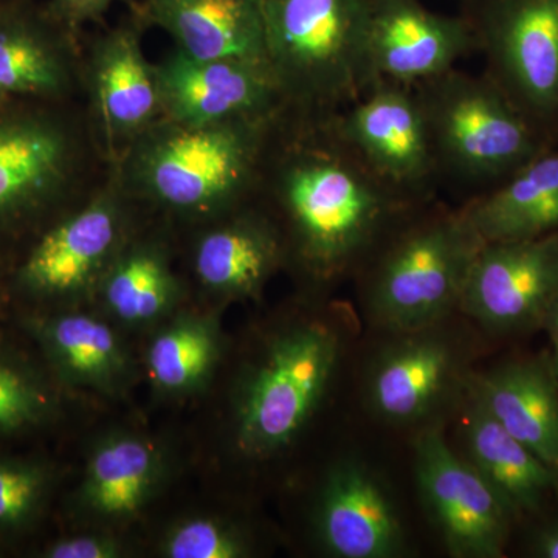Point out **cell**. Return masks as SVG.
Listing matches in <instances>:
<instances>
[{
	"mask_svg": "<svg viewBox=\"0 0 558 558\" xmlns=\"http://www.w3.org/2000/svg\"><path fill=\"white\" fill-rule=\"evenodd\" d=\"M138 215L137 205L110 167L108 178L89 199L33 234L14 269V289L38 303L95 296Z\"/></svg>",
	"mask_w": 558,
	"mask_h": 558,
	"instance_id": "obj_8",
	"label": "cell"
},
{
	"mask_svg": "<svg viewBox=\"0 0 558 558\" xmlns=\"http://www.w3.org/2000/svg\"><path fill=\"white\" fill-rule=\"evenodd\" d=\"M550 340H553V344H554L553 365H554V369H556L557 379H558V337H557V339H550Z\"/></svg>",
	"mask_w": 558,
	"mask_h": 558,
	"instance_id": "obj_35",
	"label": "cell"
},
{
	"mask_svg": "<svg viewBox=\"0 0 558 558\" xmlns=\"http://www.w3.org/2000/svg\"><path fill=\"white\" fill-rule=\"evenodd\" d=\"M28 330L64 384L116 395L130 379L131 362L116 330L84 312L32 318Z\"/></svg>",
	"mask_w": 558,
	"mask_h": 558,
	"instance_id": "obj_25",
	"label": "cell"
},
{
	"mask_svg": "<svg viewBox=\"0 0 558 558\" xmlns=\"http://www.w3.org/2000/svg\"><path fill=\"white\" fill-rule=\"evenodd\" d=\"M492 80L550 146L558 134V0H484Z\"/></svg>",
	"mask_w": 558,
	"mask_h": 558,
	"instance_id": "obj_10",
	"label": "cell"
},
{
	"mask_svg": "<svg viewBox=\"0 0 558 558\" xmlns=\"http://www.w3.org/2000/svg\"><path fill=\"white\" fill-rule=\"evenodd\" d=\"M163 476V453L156 444L112 433L92 449L76 502L90 519L123 523L148 506Z\"/></svg>",
	"mask_w": 558,
	"mask_h": 558,
	"instance_id": "obj_24",
	"label": "cell"
},
{
	"mask_svg": "<svg viewBox=\"0 0 558 558\" xmlns=\"http://www.w3.org/2000/svg\"><path fill=\"white\" fill-rule=\"evenodd\" d=\"M315 537L336 558H396L407 553L405 529L391 495L368 468L333 465L319 487Z\"/></svg>",
	"mask_w": 558,
	"mask_h": 558,
	"instance_id": "obj_18",
	"label": "cell"
},
{
	"mask_svg": "<svg viewBox=\"0 0 558 558\" xmlns=\"http://www.w3.org/2000/svg\"><path fill=\"white\" fill-rule=\"evenodd\" d=\"M186 230L191 275L204 292L218 299L259 295L288 260L278 223L255 199Z\"/></svg>",
	"mask_w": 558,
	"mask_h": 558,
	"instance_id": "obj_16",
	"label": "cell"
},
{
	"mask_svg": "<svg viewBox=\"0 0 558 558\" xmlns=\"http://www.w3.org/2000/svg\"><path fill=\"white\" fill-rule=\"evenodd\" d=\"M165 119L209 124L270 119L286 108L269 65L201 60L172 47L156 62Z\"/></svg>",
	"mask_w": 558,
	"mask_h": 558,
	"instance_id": "obj_14",
	"label": "cell"
},
{
	"mask_svg": "<svg viewBox=\"0 0 558 558\" xmlns=\"http://www.w3.org/2000/svg\"><path fill=\"white\" fill-rule=\"evenodd\" d=\"M278 116L209 124L163 117L112 167L140 211L190 229L255 199Z\"/></svg>",
	"mask_w": 558,
	"mask_h": 558,
	"instance_id": "obj_2",
	"label": "cell"
},
{
	"mask_svg": "<svg viewBox=\"0 0 558 558\" xmlns=\"http://www.w3.org/2000/svg\"><path fill=\"white\" fill-rule=\"evenodd\" d=\"M484 244L465 211L405 231L371 275L366 304L374 323L389 333L446 323L459 310L469 271Z\"/></svg>",
	"mask_w": 558,
	"mask_h": 558,
	"instance_id": "obj_6",
	"label": "cell"
},
{
	"mask_svg": "<svg viewBox=\"0 0 558 558\" xmlns=\"http://www.w3.org/2000/svg\"><path fill=\"white\" fill-rule=\"evenodd\" d=\"M442 325L391 333L371 366L368 400L376 416L396 425L435 414L462 380V352Z\"/></svg>",
	"mask_w": 558,
	"mask_h": 558,
	"instance_id": "obj_17",
	"label": "cell"
},
{
	"mask_svg": "<svg viewBox=\"0 0 558 558\" xmlns=\"http://www.w3.org/2000/svg\"><path fill=\"white\" fill-rule=\"evenodd\" d=\"M110 167L83 101L0 100V238L80 207Z\"/></svg>",
	"mask_w": 558,
	"mask_h": 558,
	"instance_id": "obj_3",
	"label": "cell"
},
{
	"mask_svg": "<svg viewBox=\"0 0 558 558\" xmlns=\"http://www.w3.org/2000/svg\"><path fill=\"white\" fill-rule=\"evenodd\" d=\"M464 21L421 0H368V58L377 83L410 86L450 72L469 50Z\"/></svg>",
	"mask_w": 558,
	"mask_h": 558,
	"instance_id": "obj_19",
	"label": "cell"
},
{
	"mask_svg": "<svg viewBox=\"0 0 558 558\" xmlns=\"http://www.w3.org/2000/svg\"><path fill=\"white\" fill-rule=\"evenodd\" d=\"M57 413V399L27 360L0 349V436L43 427Z\"/></svg>",
	"mask_w": 558,
	"mask_h": 558,
	"instance_id": "obj_28",
	"label": "cell"
},
{
	"mask_svg": "<svg viewBox=\"0 0 558 558\" xmlns=\"http://www.w3.org/2000/svg\"><path fill=\"white\" fill-rule=\"evenodd\" d=\"M116 3H124L128 10L140 11L137 0H53L50 7L61 20L83 32L87 24H98Z\"/></svg>",
	"mask_w": 558,
	"mask_h": 558,
	"instance_id": "obj_32",
	"label": "cell"
},
{
	"mask_svg": "<svg viewBox=\"0 0 558 558\" xmlns=\"http://www.w3.org/2000/svg\"><path fill=\"white\" fill-rule=\"evenodd\" d=\"M172 230L163 220L140 211L110 263L95 296L120 322L148 325L170 314L182 299L183 282L172 259Z\"/></svg>",
	"mask_w": 558,
	"mask_h": 558,
	"instance_id": "obj_20",
	"label": "cell"
},
{
	"mask_svg": "<svg viewBox=\"0 0 558 558\" xmlns=\"http://www.w3.org/2000/svg\"><path fill=\"white\" fill-rule=\"evenodd\" d=\"M53 473L46 462L0 458V535L21 534L46 508Z\"/></svg>",
	"mask_w": 558,
	"mask_h": 558,
	"instance_id": "obj_29",
	"label": "cell"
},
{
	"mask_svg": "<svg viewBox=\"0 0 558 558\" xmlns=\"http://www.w3.org/2000/svg\"><path fill=\"white\" fill-rule=\"evenodd\" d=\"M267 64L286 108L332 116L377 83L368 0H264Z\"/></svg>",
	"mask_w": 558,
	"mask_h": 558,
	"instance_id": "obj_4",
	"label": "cell"
},
{
	"mask_svg": "<svg viewBox=\"0 0 558 558\" xmlns=\"http://www.w3.org/2000/svg\"><path fill=\"white\" fill-rule=\"evenodd\" d=\"M462 438L465 459L494 487L517 520L538 515L558 497V472L488 413L469 389Z\"/></svg>",
	"mask_w": 558,
	"mask_h": 558,
	"instance_id": "obj_23",
	"label": "cell"
},
{
	"mask_svg": "<svg viewBox=\"0 0 558 558\" xmlns=\"http://www.w3.org/2000/svg\"><path fill=\"white\" fill-rule=\"evenodd\" d=\"M392 191L344 145L332 116L286 108L271 128L255 199L269 205L288 259L328 281L379 236L395 207Z\"/></svg>",
	"mask_w": 558,
	"mask_h": 558,
	"instance_id": "obj_1",
	"label": "cell"
},
{
	"mask_svg": "<svg viewBox=\"0 0 558 558\" xmlns=\"http://www.w3.org/2000/svg\"><path fill=\"white\" fill-rule=\"evenodd\" d=\"M343 340L322 319L275 333L252 363L236 400L238 449L271 458L288 449L317 413L339 369Z\"/></svg>",
	"mask_w": 558,
	"mask_h": 558,
	"instance_id": "obj_5",
	"label": "cell"
},
{
	"mask_svg": "<svg viewBox=\"0 0 558 558\" xmlns=\"http://www.w3.org/2000/svg\"><path fill=\"white\" fill-rule=\"evenodd\" d=\"M417 97L436 161L475 182L505 180L550 146L494 80L450 72Z\"/></svg>",
	"mask_w": 558,
	"mask_h": 558,
	"instance_id": "obj_7",
	"label": "cell"
},
{
	"mask_svg": "<svg viewBox=\"0 0 558 558\" xmlns=\"http://www.w3.org/2000/svg\"><path fill=\"white\" fill-rule=\"evenodd\" d=\"M140 14L190 57L269 65L264 0H143Z\"/></svg>",
	"mask_w": 558,
	"mask_h": 558,
	"instance_id": "obj_21",
	"label": "cell"
},
{
	"mask_svg": "<svg viewBox=\"0 0 558 558\" xmlns=\"http://www.w3.org/2000/svg\"><path fill=\"white\" fill-rule=\"evenodd\" d=\"M332 124L344 145L392 190L422 185L438 165L417 94L402 84L379 81Z\"/></svg>",
	"mask_w": 558,
	"mask_h": 558,
	"instance_id": "obj_15",
	"label": "cell"
},
{
	"mask_svg": "<svg viewBox=\"0 0 558 558\" xmlns=\"http://www.w3.org/2000/svg\"><path fill=\"white\" fill-rule=\"evenodd\" d=\"M123 556V543L108 532L60 538L46 546L40 554V557L46 558H119Z\"/></svg>",
	"mask_w": 558,
	"mask_h": 558,
	"instance_id": "obj_31",
	"label": "cell"
},
{
	"mask_svg": "<svg viewBox=\"0 0 558 558\" xmlns=\"http://www.w3.org/2000/svg\"><path fill=\"white\" fill-rule=\"evenodd\" d=\"M146 28L140 11L130 10L117 24L83 33L81 101L110 165L163 119L156 62L143 50Z\"/></svg>",
	"mask_w": 558,
	"mask_h": 558,
	"instance_id": "obj_9",
	"label": "cell"
},
{
	"mask_svg": "<svg viewBox=\"0 0 558 558\" xmlns=\"http://www.w3.org/2000/svg\"><path fill=\"white\" fill-rule=\"evenodd\" d=\"M542 329L549 333L550 339L558 337V292L550 301L548 311H546L545 319H543Z\"/></svg>",
	"mask_w": 558,
	"mask_h": 558,
	"instance_id": "obj_34",
	"label": "cell"
},
{
	"mask_svg": "<svg viewBox=\"0 0 558 558\" xmlns=\"http://www.w3.org/2000/svg\"><path fill=\"white\" fill-rule=\"evenodd\" d=\"M558 292V231L534 240L486 242L465 281L461 307L488 332L542 329Z\"/></svg>",
	"mask_w": 558,
	"mask_h": 558,
	"instance_id": "obj_12",
	"label": "cell"
},
{
	"mask_svg": "<svg viewBox=\"0 0 558 558\" xmlns=\"http://www.w3.org/2000/svg\"><path fill=\"white\" fill-rule=\"evenodd\" d=\"M222 354V337L209 315H179L150 340L146 366L154 388L168 398H185L208 384Z\"/></svg>",
	"mask_w": 558,
	"mask_h": 558,
	"instance_id": "obj_27",
	"label": "cell"
},
{
	"mask_svg": "<svg viewBox=\"0 0 558 558\" xmlns=\"http://www.w3.org/2000/svg\"><path fill=\"white\" fill-rule=\"evenodd\" d=\"M252 553L241 527L219 517H190L168 529L160 556L168 558H242Z\"/></svg>",
	"mask_w": 558,
	"mask_h": 558,
	"instance_id": "obj_30",
	"label": "cell"
},
{
	"mask_svg": "<svg viewBox=\"0 0 558 558\" xmlns=\"http://www.w3.org/2000/svg\"><path fill=\"white\" fill-rule=\"evenodd\" d=\"M414 470L422 501L450 554L505 556L515 515L478 470L451 449L439 425L418 433Z\"/></svg>",
	"mask_w": 558,
	"mask_h": 558,
	"instance_id": "obj_11",
	"label": "cell"
},
{
	"mask_svg": "<svg viewBox=\"0 0 558 558\" xmlns=\"http://www.w3.org/2000/svg\"><path fill=\"white\" fill-rule=\"evenodd\" d=\"M510 435L558 472V379L553 357L509 360L470 381Z\"/></svg>",
	"mask_w": 558,
	"mask_h": 558,
	"instance_id": "obj_22",
	"label": "cell"
},
{
	"mask_svg": "<svg viewBox=\"0 0 558 558\" xmlns=\"http://www.w3.org/2000/svg\"><path fill=\"white\" fill-rule=\"evenodd\" d=\"M529 550L534 557L558 558V519L545 521L535 529Z\"/></svg>",
	"mask_w": 558,
	"mask_h": 558,
	"instance_id": "obj_33",
	"label": "cell"
},
{
	"mask_svg": "<svg viewBox=\"0 0 558 558\" xmlns=\"http://www.w3.org/2000/svg\"><path fill=\"white\" fill-rule=\"evenodd\" d=\"M486 242L534 240L558 231V150L546 149L465 209Z\"/></svg>",
	"mask_w": 558,
	"mask_h": 558,
	"instance_id": "obj_26",
	"label": "cell"
},
{
	"mask_svg": "<svg viewBox=\"0 0 558 558\" xmlns=\"http://www.w3.org/2000/svg\"><path fill=\"white\" fill-rule=\"evenodd\" d=\"M83 32L51 7L0 3V100L81 101Z\"/></svg>",
	"mask_w": 558,
	"mask_h": 558,
	"instance_id": "obj_13",
	"label": "cell"
}]
</instances>
